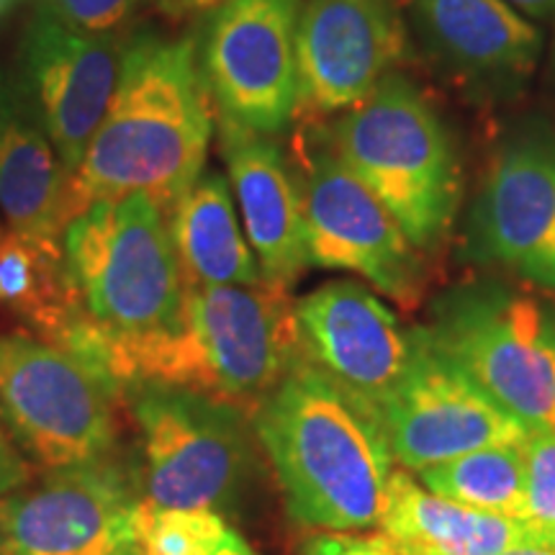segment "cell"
I'll list each match as a JSON object with an SVG mask.
<instances>
[{
    "mask_svg": "<svg viewBox=\"0 0 555 555\" xmlns=\"http://www.w3.org/2000/svg\"><path fill=\"white\" fill-rule=\"evenodd\" d=\"M65 270L80 324L65 350L124 388L163 384L185 335L189 283L168 214L147 193L99 201L69 221Z\"/></svg>",
    "mask_w": 555,
    "mask_h": 555,
    "instance_id": "cell-1",
    "label": "cell"
},
{
    "mask_svg": "<svg viewBox=\"0 0 555 555\" xmlns=\"http://www.w3.org/2000/svg\"><path fill=\"white\" fill-rule=\"evenodd\" d=\"M214 129L196 39L134 31L114 101L69 180L75 219L129 193H147L168 214L204 176Z\"/></svg>",
    "mask_w": 555,
    "mask_h": 555,
    "instance_id": "cell-2",
    "label": "cell"
},
{
    "mask_svg": "<svg viewBox=\"0 0 555 555\" xmlns=\"http://www.w3.org/2000/svg\"><path fill=\"white\" fill-rule=\"evenodd\" d=\"M294 522L363 532L386 515L393 455L380 422L307 358L253 412Z\"/></svg>",
    "mask_w": 555,
    "mask_h": 555,
    "instance_id": "cell-3",
    "label": "cell"
},
{
    "mask_svg": "<svg viewBox=\"0 0 555 555\" xmlns=\"http://www.w3.org/2000/svg\"><path fill=\"white\" fill-rule=\"evenodd\" d=\"M332 147L376 193L416 249L446 240L463 193L455 144L420 88L388 75L327 127Z\"/></svg>",
    "mask_w": 555,
    "mask_h": 555,
    "instance_id": "cell-4",
    "label": "cell"
},
{
    "mask_svg": "<svg viewBox=\"0 0 555 555\" xmlns=\"http://www.w3.org/2000/svg\"><path fill=\"white\" fill-rule=\"evenodd\" d=\"M301 360L291 288L189 286L185 335L163 384L183 386L253 416Z\"/></svg>",
    "mask_w": 555,
    "mask_h": 555,
    "instance_id": "cell-5",
    "label": "cell"
},
{
    "mask_svg": "<svg viewBox=\"0 0 555 555\" xmlns=\"http://www.w3.org/2000/svg\"><path fill=\"white\" fill-rule=\"evenodd\" d=\"M427 343L530 433L555 435V309L496 286L440 298Z\"/></svg>",
    "mask_w": 555,
    "mask_h": 555,
    "instance_id": "cell-6",
    "label": "cell"
},
{
    "mask_svg": "<svg viewBox=\"0 0 555 555\" xmlns=\"http://www.w3.org/2000/svg\"><path fill=\"white\" fill-rule=\"evenodd\" d=\"M121 401L137 429L142 499L217 515L234 504L249 470L240 409L155 380L127 386Z\"/></svg>",
    "mask_w": 555,
    "mask_h": 555,
    "instance_id": "cell-7",
    "label": "cell"
},
{
    "mask_svg": "<svg viewBox=\"0 0 555 555\" xmlns=\"http://www.w3.org/2000/svg\"><path fill=\"white\" fill-rule=\"evenodd\" d=\"M121 388L34 335H0V422L41 468L114 455Z\"/></svg>",
    "mask_w": 555,
    "mask_h": 555,
    "instance_id": "cell-8",
    "label": "cell"
},
{
    "mask_svg": "<svg viewBox=\"0 0 555 555\" xmlns=\"http://www.w3.org/2000/svg\"><path fill=\"white\" fill-rule=\"evenodd\" d=\"M294 163L307 219L309 262L347 270L412 307L422 294L420 249L376 193L339 159L322 121H298Z\"/></svg>",
    "mask_w": 555,
    "mask_h": 555,
    "instance_id": "cell-9",
    "label": "cell"
},
{
    "mask_svg": "<svg viewBox=\"0 0 555 555\" xmlns=\"http://www.w3.org/2000/svg\"><path fill=\"white\" fill-rule=\"evenodd\" d=\"M301 0H232L206 16L198 65L219 116L281 137L296 121Z\"/></svg>",
    "mask_w": 555,
    "mask_h": 555,
    "instance_id": "cell-10",
    "label": "cell"
},
{
    "mask_svg": "<svg viewBox=\"0 0 555 555\" xmlns=\"http://www.w3.org/2000/svg\"><path fill=\"white\" fill-rule=\"evenodd\" d=\"M131 34H82L41 9L26 26L11 86L69 178L114 101Z\"/></svg>",
    "mask_w": 555,
    "mask_h": 555,
    "instance_id": "cell-11",
    "label": "cell"
},
{
    "mask_svg": "<svg viewBox=\"0 0 555 555\" xmlns=\"http://www.w3.org/2000/svg\"><path fill=\"white\" fill-rule=\"evenodd\" d=\"M139 499L114 455L47 470L0 499V555H134Z\"/></svg>",
    "mask_w": 555,
    "mask_h": 555,
    "instance_id": "cell-12",
    "label": "cell"
},
{
    "mask_svg": "<svg viewBox=\"0 0 555 555\" xmlns=\"http://www.w3.org/2000/svg\"><path fill=\"white\" fill-rule=\"evenodd\" d=\"M406 52L397 0H301L296 121H324L358 106Z\"/></svg>",
    "mask_w": 555,
    "mask_h": 555,
    "instance_id": "cell-13",
    "label": "cell"
},
{
    "mask_svg": "<svg viewBox=\"0 0 555 555\" xmlns=\"http://www.w3.org/2000/svg\"><path fill=\"white\" fill-rule=\"evenodd\" d=\"M414 335L412 365L378 412L393 461L420 474L470 450L525 446L530 429L442 358L420 327Z\"/></svg>",
    "mask_w": 555,
    "mask_h": 555,
    "instance_id": "cell-14",
    "label": "cell"
},
{
    "mask_svg": "<svg viewBox=\"0 0 555 555\" xmlns=\"http://www.w3.org/2000/svg\"><path fill=\"white\" fill-rule=\"evenodd\" d=\"M296 330L304 358L376 420L416 350L414 330L401 327L373 291L352 281L324 283L298 298Z\"/></svg>",
    "mask_w": 555,
    "mask_h": 555,
    "instance_id": "cell-15",
    "label": "cell"
},
{
    "mask_svg": "<svg viewBox=\"0 0 555 555\" xmlns=\"http://www.w3.org/2000/svg\"><path fill=\"white\" fill-rule=\"evenodd\" d=\"M481 258L555 291V139H509L491 165L470 217Z\"/></svg>",
    "mask_w": 555,
    "mask_h": 555,
    "instance_id": "cell-16",
    "label": "cell"
},
{
    "mask_svg": "<svg viewBox=\"0 0 555 555\" xmlns=\"http://www.w3.org/2000/svg\"><path fill=\"white\" fill-rule=\"evenodd\" d=\"M229 189L245 221L247 242L266 281L291 288L309 262L301 185L278 137L258 134L217 114Z\"/></svg>",
    "mask_w": 555,
    "mask_h": 555,
    "instance_id": "cell-17",
    "label": "cell"
},
{
    "mask_svg": "<svg viewBox=\"0 0 555 555\" xmlns=\"http://www.w3.org/2000/svg\"><path fill=\"white\" fill-rule=\"evenodd\" d=\"M429 47L468 78L525 80L538 67L543 34L504 0H409Z\"/></svg>",
    "mask_w": 555,
    "mask_h": 555,
    "instance_id": "cell-18",
    "label": "cell"
},
{
    "mask_svg": "<svg viewBox=\"0 0 555 555\" xmlns=\"http://www.w3.org/2000/svg\"><path fill=\"white\" fill-rule=\"evenodd\" d=\"M69 172L0 73V211L11 232L62 245L75 221Z\"/></svg>",
    "mask_w": 555,
    "mask_h": 555,
    "instance_id": "cell-19",
    "label": "cell"
},
{
    "mask_svg": "<svg viewBox=\"0 0 555 555\" xmlns=\"http://www.w3.org/2000/svg\"><path fill=\"white\" fill-rule=\"evenodd\" d=\"M380 532L401 555H504L515 547L545 545L522 519L450 502L393 470Z\"/></svg>",
    "mask_w": 555,
    "mask_h": 555,
    "instance_id": "cell-20",
    "label": "cell"
},
{
    "mask_svg": "<svg viewBox=\"0 0 555 555\" xmlns=\"http://www.w3.org/2000/svg\"><path fill=\"white\" fill-rule=\"evenodd\" d=\"M172 247L189 286H249L266 281L242 234L229 180L204 170L168 211Z\"/></svg>",
    "mask_w": 555,
    "mask_h": 555,
    "instance_id": "cell-21",
    "label": "cell"
},
{
    "mask_svg": "<svg viewBox=\"0 0 555 555\" xmlns=\"http://www.w3.org/2000/svg\"><path fill=\"white\" fill-rule=\"evenodd\" d=\"M0 309L31 327L34 337L65 350L80 311L62 245H44L5 229L0 237Z\"/></svg>",
    "mask_w": 555,
    "mask_h": 555,
    "instance_id": "cell-22",
    "label": "cell"
},
{
    "mask_svg": "<svg viewBox=\"0 0 555 555\" xmlns=\"http://www.w3.org/2000/svg\"><path fill=\"white\" fill-rule=\"evenodd\" d=\"M420 483L450 502L525 519V450L522 446H491L422 468Z\"/></svg>",
    "mask_w": 555,
    "mask_h": 555,
    "instance_id": "cell-23",
    "label": "cell"
},
{
    "mask_svg": "<svg viewBox=\"0 0 555 555\" xmlns=\"http://www.w3.org/2000/svg\"><path fill=\"white\" fill-rule=\"evenodd\" d=\"M232 527L217 512L172 509L139 499L134 555H214Z\"/></svg>",
    "mask_w": 555,
    "mask_h": 555,
    "instance_id": "cell-24",
    "label": "cell"
},
{
    "mask_svg": "<svg viewBox=\"0 0 555 555\" xmlns=\"http://www.w3.org/2000/svg\"><path fill=\"white\" fill-rule=\"evenodd\" d=\"M525 519L545 545L555 547V435L530 433L525 440Z\"/></svg>",
    "mask_w": 555,
    "mask_h": 555,
    "instance_id": "cell-25",
    "label": "cell"
},
{
    "mask_svg": "<svg viewBox=\"0 0 555 555\" xmlns=\"http://www.w3.org/2000/svg\"><path fill=\"white\" fill-rule=\"evenodd\" d=\"M152 0H41L39 9L82 34H131V24Z\"/></svg>",
    "mask_w": 555,
    "mask_h": 555,
    "instance_id": "cell-26",
    "label": "cell"
},
{
    "mask_svg": "<svg viewBox=\"0 0 555 555\" xmlns=\"http://www.w3.org/2000/svg\"><path fill=\"white\" fill-rule=\"evenodd\" d=\"M298 555H401L399 547L384 532L360 535V532H317L301 545Z\"/></svg>",
    "mask_w": 555,
    "mask_h": 555,
    "instance_id": "cell-27",
    "label": "cell"
},
{
    "mask_svg": "<svg viewBox=\"0 0 555 555\" xmlns=\"http://www.w3.org/2000/svg\"><path fill=\"white\" fill-rule=\"evenodd\" d=\"M31 481V463L21 453L3 422H0V499Z\"/></svg>",
    "mask_w": 555,
    "mask_h": 555,
    "instance_id": "cell-28",
    "label": "cell"
},
{
    "mask_svg": "<svg viewBox=\"0 0 555 555\" xmlns=\"http://www.w3.org/2000/svg\"><path fill=\"white\" fill-rule=\"evenodd\" d=\"M227 3H232V0H152L155 11L172 21L211 16L214 11H219Z\"/></svg>",
    "mask_w": 555,
    "mask_h": 555,
    "instance_id": "cell-29",
    "label": "cell"
},
{
    "mask_svg": "<svg viewBox=\"0 0 555 555\" xmlns=\"http://www.w3.org/2000/svg\"><path fill=\"white\" fill-rule=\"evenodd\" d=\"M527 18H545L555 13V0H504Z\"/></svg>",
    "mask_w": 555,
    "mask_h": 555,
    "instance_id": "cell-30",
    "label": "cell"
},
{
    "mask_svg": "<svg viewBox=\"0 0 555 555\" xmlns=\"http://www.w3.org/2000/svg\"><path fill=\"white\" fill-rule=\"evenodd\" d=\"M214 555H260L258 551H253V547H249L245 540L240 538V532H229L227 535V540L224 543L219 545V551L214 553Z\"/></svg>",
    "mask_w": 555,
    "mask_h": 555,
    "instance_id": "cell-31",
    "label": "cell"
},
{
    "mask_svg": "<svg viewBox=\"0 0 555 555\" xmlns=\"http://www.w3.org/2000/svg\"><path fill=\"white\" fill-rule=\"evenodd\" d=\"M504 555H555V547H551V545H525V547H515V551H509Z\"/></svg>",
    "mask_w": 555,
    "mask_h": 555,
    "instance_id": "cell-32",
    "label": "cell"
},
{
    "mask_svg": "<svg viewBox=\"0 0 555 555\" xmlns=\"http://www.w3.org/2000/svg\"><path fill=\"white\" fill-rule=\"evenodd\" d=\"M16 3H18V0H0V18H3L5 13H9Z\"/></svg>",
    "mask_w": 555,
    "mask_h": 555,
    "instance_id": "cell-33",
    "label": "cell"
},
{
    "mask_svg": "<svg viewBox=\"0 0 555 555\" xmlns=\"http://www.w3.org/2000/svg\"><path fill=\"white\" fill-rule=\"evenodd\" d=\"M3 232H5V227H3V224H0V237H3Z\"/></svg>",
    "mask_w": 555,
    "mask_h": 555,
    "instance_id": "cell-34",
    "label": "cell"
},
{
    "mask_svg": "<svg viewBox=\"0 0 555 555\" xmlns=\"http://www.w3.org/2000/svg\"><path fill=\"white\" fill-rule=\"evenodd\" d=\"M553 62H555V44H553Z\"/></svg>",
    "mask_w": 555,
    "mask_h": 555,
    "instance_id": "cell-35",
    "label": "cell"
}]
</instances>
